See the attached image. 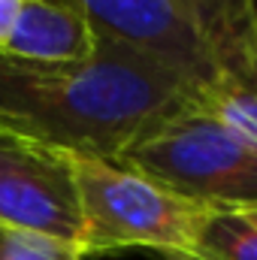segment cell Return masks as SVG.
Wrapping results in <instances>:
<instances>
[{"mask_svg": "<svg viewBox=\"0 0 257 260\" xmlns=\"http://www.w3.org/2000/svg\"><path fill=\"white\" fill-rule=\"evenodd\" d=\"M200 106V88L170 64L100 37L85 61L24 64L0 55V109L24 136L103 160Z\"/></svg>", "mask_w": 257, "mask_h": 260, "instance_id": "cell-1", "label": "cell"}, {"mask_svg": "<svg viewBox=\"0 0 257 260\" xmlns=\"http://www.w3.org/2000/svg\"><path fill=\"white\" fill-rule=\"evenodd\" d=\"M118 164L209 212L257 215V148L200 106L145 133Z\"/></svg>", "mask_w": 257, "mask_h": 260, "instance_id": "cell-2", "label": "cell"}, {"mask_svg": "<svg viewBox=\"0 0 257 260\" xmlns=\"http://www.w3.org/2000/svg\"><path fill=\"white\" fill-rule=\"evenodd\" d=\"M85 254L151 248L191 257L215 212L103 157L73 154Z\"/></svg>", "mask_w": 257, "mask_h": 260, "instance_id": "cell-3", "label": "cell"}, {"mask_svg": "<svg viewBox=\"0 0 257 260\" xmlns=\"http://www.w3.org/2000/svg\"><path fill=\"white\" fill-rule=\"evenodd\" d=\"M0 227L82 245V206L70 151L0 130Z\"/></svg>", "mask_w": 257, "mask_h": 260, "instance_id": "cell-4", "label": "cell"}, {"mask_svg": "<svg viewBox=\"0 0 257 260\" xmlns=\"http://www.w3.org/2000/svg\"><path fill=\"white\" fill-rule=\"evenodd\" d=\"M100 37L151 55L185 73L203 91L209 85V43L200 0H64Z\"/></svg>", "mask_w": 257, "mask_h": 260, "instance_id": "cell-5", "label": "cell"}, {"mask_svg": "<svg viewBox=\"0 0 257 260\" xmlns=\"http://www.w3.org/2000/svg\"><path fill=\"white\" fill-rule=\"evenodd\" d=\"M212 76L200 109L257 148V0H206Z\"/></svg>", "mask_w": 257, "mask_h": 260, "instance_id": "cell-6", "label": "cell"}, {"mask_svg": "<svg viewBox=\"0 0 257 260\" xmlns=\"http://www.w3.org/2000/svg\"><path fill=\"white\" fill-rule=\"evenodd\" d=\"M100 34L64 0H24L0 55L24 64H73L94 55Z\"/></svg>", "mask_w": 257, "mask_h": 260, "instance_id": "cell-7", "label": "cell"}, {"mask_svg": "<svg viewBox=\"0 0 257 260\" xmlns=\"http://www.w3.org/2000/svg\"><path fill=\"white\" fill-rule=\"evenodd\" d=\"M188 260H257V221L239 212H215Z\"/></svg>", "mask_w": 257, "mask_h": 260, "instance_id": "cell-8", "label": "cell"}, {"mask_svg": "<svg viewBox=\"0 0 257 260\" xmlns=\"http://www.w3.org/2000/svg\"><path fill=\"white\" fill-rule=\"evenodd\" d=\"M79 242H64L24 230H3V260H82Z\"/></svg>", "mask_w": 257, "mask_h": 260, "instance_id": "cell-9", "label": "cell"}, {"mask_svg": "<svg viewBox=\"0 0 257 260\" xmlns=\"http://www.w3.org/2000/svg\"><path fill=\"white\" fill-rule=\"evenodd\" d=\"M21 3H24V0H0V49H3V43L9 40L12 27H15V18H18V12H21Z\"/></svg>", "mask_w": 257, "mask_h": 260, "instance_id": "cell-10", "label": "cell"}, {"mask_svg": "<svg viewBox=\"0 0 257 260\" xmlns=\"http://www.w3.org/2000/svg\"><path fill=\"white\" fill-rule=\"evenodd\" d=\"M0 130H12V133H21V130H18V124H15V121H12V118L3 112V109H0Z\"/></svg>", "mask_w": 257, "mask_h": 260, "instance_id": "cell-11", "label": "cell"}, {"mask_svg": "<svg viewBox=\"0 0 257 260\" xmlns=\"http://www.w3.org/2000/svg\"><path fill=\"white\" fill-rule=\"evenodd\" d=\"M0 260H3V227H0Z\"/></svg>", "mask_w": 257, "mask_h": 260, "instance_id": "cell-12", "label": "cell"}, {"mask_svg": "<svg viewBox=\"0 0 257 260\" xmlns=\"http://www.w3.org/2000/svg\"><path fill=\"white\" fill-rule=\"evenodd\" d=\"M251 218H254V221H257V215H251Z\"/></svg>", "mask_w": 257, "mask_h": 260, "instance_id": "cell-13", "label": "cell"}, {"mask_svg": "<svg viewBox=\"0 0 257 260\" xmlns=\"http://www.w3.org/2000/svg\"><path fill=\"white\" fill-rule=\"evenodd\" d=\"M200 3H206V0H200Z\"/></svg>", "mask_w": 257, "mask_h": 260, "instance_id": "cell-14", "label": "cell"}]
</instances>
